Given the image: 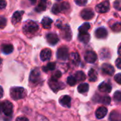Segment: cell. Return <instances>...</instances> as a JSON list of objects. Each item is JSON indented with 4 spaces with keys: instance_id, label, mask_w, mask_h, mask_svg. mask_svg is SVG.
Instances as JSON below:
<instances>
[{
    "instance_id": "1",
    "label": "cell",
    "mask_w": 121,
    "mask_h": 121,
    "mask_svg": "<svg viewBox=\"0 0 121 121\" xmlns=\"http://www.w3.org/2000/svg\"><path fill=\"white\" fill-rule=\"evenodd\" d=\"M10 96L13 100H20L26 96V91L23 87H12L10 89Z\"/></svg>"
},
{
    "instance_id": "2",
    "label": "cell",
    "mask_w": 121,
    "mask_h": 121,
    "mask_svg": "<svg viewBox=\"0 0 121 121\" xmlns=\"http://www.w3.org/2000/svg\"><path fill=\"white\" fill-rule=\"evenodd\" d=\"M38 25L30 20L26 21L23 26V30L26 34H34L38 30Z\"/></svg>"
},
{
    "instance_id": "3",
    "label": "cell",
    "mask_w": 121,
    "mask_h": 121,
    "mask_svg": "<svg viewBox=\"0 0 121 121\" xmlns=\"http://www.w3.org/2000/svg\"><path fill=\"white\" fill-rule=\"evenodd\" d=\"M56 26L58 28L61 29V36L64 40L69 41L72 39V31L68 25H63L59 21L56 23Z\"/></svg>"
},
{
    "instance_id": "4",
    "label": "cell",
    "mask_w": 121,
    "mask_h": 121,
    "mask_svg": "<svg viewBox=\"0 0 121 121\" xmlns=\"http://www.w3.org/2000/svg\"><path fill=\"white\" fill-rule=\"evenodd\" d=\"M69 9V4L68 2H62L61 4H55L52 8V12L55 14H57L61 12L67 11Z\"/></svg>"
},
{
    "instance_id": "5",
    "label": "cell",
    "mask_w": 121,
    "mask_h": 121,
    "mask_svg": "<svg viewBox=\"0 0 121 121\" xmlns=\"http://www.w3.org/2000/svg\"><path fill=\"white\" fill-rule=\"evenodd\" d=\"M69 52L67 47H61L57 51V57L60 60H66L68 59Z\"/></svg>"
},
{
    "instance_id": "6",
    "label": "cell",
    "mask_w": 121,
    "mask_h": 121,
    "mask_svg": "<svg viewBox=\"0 0 121 121\" xmlns=\"http://www.w3.org/2000/svg\"><path fill=\"white\" fill-rule=\"evenodd\" d=\"M49 86L51 88V89L54 92H55V93L57 92L59 90H60V89H63L65 87L64 84L62 83H60L57 80L53 79L52 78L49 80Z\"/></svg>"
},
{
    "instance_id": "7",
    "label": "cell",
    "mask_w": 121,
    "mask_h": 121,
    "mask_svg": "<svg viewBox=\"0 0 121 121\" xmlns=\"http://www.w3.org/2000/svg\"><path fill=\"white\" fill-rule=\"evenodd\" d=\"M110 9V4L108 1H104L96 6V11L98 13H106Z\"/></svg>"
},
{
    "instance_id": "8",
    "label": "cell",
    "mask_w": 121,
    "mask_h": 121,
    "mask_svg": "<svg viewBox=\"0 0 121 121\" xmlns=\"http://www.w3.org/2000/svg\"><path fill=\"white\" fill-rule=\"evenodd\" d=\"M3 113L6 116H10L13 113V105L9 101H5L3 103Z\"/></svg>"
},
{
    "instance_id": "9",
    "label": "cell",
    "mask_w": 121,
    "mask_h": 121,
    "mask_svg": "<svg viewBox=\"0 0 121 121\" xmlns=\"http://www.w3.org/2000/svg\"><path fill=\"white\" fill-rule=\"evenodd\" d=\"M84 60L89 63H94L97 60V55L95 52L89 50L84 55Z\"/></svg>"
},
{
    "instance_id": "10",
    "label": "cell",
    "mask_w": 121,
    "mask_h": 121,
    "mask_svg": "<svg viewBox=\"0 0 121 121\" xmlns=\"http://www.w3.org/2000/svg\"><path fill=\"white\" fill-rule=\"evenodd\" d=\"M94 16V13L93 10L91 9H84L81 12L82 18L86 21L91 20V18H93Z\"/></svg>"
},
{
    "instance_id": "11",
    "label": "cell",
    "mask_w": 121,
    "mask_h": 121,
    "mask_svg": "<svg viewBox=\"0 0 121 121\" xmlns=\"http://www.w3.org/2000/svg\"><path fill=\"white\" fill-rule=\"evenodd\" d=\"M101 70L102 72L106 74H108L109 76H112L114 74V72H115V69H114V67L110 65V64H108V63H104L103 64L102 67H101Z\"/></svg>"
},
{
    "instance_id": "12",
    "label": "cell",
    "mask_w": 121,
    "mask_h": 121,
    "mask_svg": "<svg viewBox=\"0 0 121 121\" xmlns=\"http://www.w3.org/2000/svg\"><path fill=\"white\" fill-rule=\"evenodd\" d=\"M40 72L38 69H33L30 72V77H29V81L32 84H36L39 82L40 79Z\"/></svg>"
},
{
    "instance_id": "13",
    "label": "cell",
    "mask_w": 121,
    "mask_h": 121,
    "mask_svg": "<svg viewBox=\"0 0 121 121\" xmlns=\"http://www.w3.org/2000/svg\"><path fill=\"white\" fill-rule=\"evenodd\" d=\"M108 35V31L107 30L104 28V27H101L99 28L96 30L95 31V36L99 38V39H104L106 38Z\"/></svg>"
},
{
    "instance_id": "14",
    "label": "cell",
    "mask_w": 121,
    "mask_h": 121,
    "mask_svg": "<svg viewBox=\"0 0 121 121\" xmlns=\"http://www.w3.org/2000/svg\"><path fill=\"white\" fill-rule=\"evenodd\" d=\"M46 39H47V41L48 43L51 45H56L58 41H59V38L57 36V34L55 33H48L46 36Z\"/></svg>"
},
{
    "instance_id": "15",
    "label": "cell",
    "mask_w": 121,
    "mask_h": 121,
    "mask_svg": "<svg viewBox=\"0 0 121 121\" xmlns=\"http://www.w3.org/2000/svg\"><path fill=\"white\" fill-rule=\"evenodd\" d=\"M71 97L67 95H65L60 97L59 99V103L64 107L69 108L71 106Z\"/></svg>"
},
{
    "instance_id": "16",
    "label": "cell",
    "mask_w": 121,
    "mask_h": 121,
    "mask_svg": "<svg viewBox=\"0 0 121 121\" xmlns=\"http://www.w3.org/2000/svg\"><path fill=\"white\" fill-rule=\"evenodd\" d=\"M52 55V52L50 49L48 48H45L43 49L41 52H40V57L42 61H46L50 59Z\"/></svg>"
},
{
    "instance_id": "17",
    "label": "cell",
    "mask_w": 121,
    "mask_h": 121,
    "mask_svg": "<svg viewBox=\"0 0 121 121\" xmlns=\"http://www.w3.org/2000/svg\"><path fill=\"white\" fill-rule=\"evenodd\" d=\"M108 113V109L104 106H101L96 111V116L98 119L104 118Z\"/></svg>"
},
{
    "instance_id": "18",
    "label": "cell",
    "mask_w": 121,
    "mask_h": 121,
    "mask_svg": "<svg viewBox=\"0 0 121 121\" xmlns=\"http://www.w3.org/2000/svg\"><path fill=\"white\" fill-rule=\"evenodd\" d=\"M99 89L100 91L104 92V93H110L112 90V87L110 84L107 82H102L99 86Z\"/></svg>"
},
{
    "instance_id": "19",
    "label": "cell",
    "mask_w": 121,
    "mask_h": 121,
    "mask_svg": "<svg viewBox=\"0 0 121 121\" xmlns=\"http://www.w3.org/2000/svg\"><path fill=\"white\" fill-rule=\"evenodd\" d=\"M23 11H16L13 16H12V23L13 25H16V24H18V23L21 22V18H22V15H23Z\"/></svg>"
},
{
    "instance_id": "20",
    "label": "cell",
    "mask_w": 121,
    "mask_h": 121,
    "mask_svg": "<svg viewBox=\"0 0 121 121\" xmlns=\"http://www.w3.org/2000/svg\"><path fill=\"white\" fill-rule=\"evenodd\" d=\"M79 40L83 43H87L90 40V35L88 33H79L78 35Z\"/></svg>"
},
{
    "instance_id": "21",
    "label": "cell",
    "mask_w": 121,
    "mask_h": 121,
    "mask_svg": "<svg viewBox=\"0 0 121 121\" xmlns=\"http://www.w3.org/2000/svg\"><path fill=\"white\" fill-rule=\"evenodd\" d=\"M47 8V0H40L38 6L35 8V11L38 12H41L45 11Z\"/></svg>"
},
{
    "instance_id": "22",
    "label": "cell",
    "mask_w": 121,
    "mask_h": 121,
    "mask_svg": "<svg viewBox=\"0 0 121 121\" xmlns=\"http://www.w3.org/2000/svg\"><path fill=\"white\" fill-rule=\"evenodd\" d=\"M52 23V20L49 17H44L41 21V24L44 28L48 29L51 27V25Z\"/></svg>"
},
{
    "instance_id": "23",
    "label": "cell",
    "mask_w": 121,
    "mask_h": 121,
    "mask_svg": "<svg viewBox=\"0 0 121 121\" xmlns=\"http://www.w3.org/2000/svg\"><path fill=\"white\" fill-rule=\"evenodd\" d=\"M110 121H121V114L116 111H113L111 113L109 116Z\"/></svg>"
},
{
    "instance_id": "24",
    "label": "cell",
    "mask_w": 121,
    "mask_h": 121,
    "mask_svg": "<svg viewBox=\"0 0 121 121\" xmlns=\"http://www.w3.org/2000/svg\"><path fill=\"white\" fill-rule=\"evenodd\" d=\"M88 76H89V79L90 82H96L98 79V74L96 71L94 69H91L89 72H88Z\"/></svg>"
},
{
    "instance_id": "25",
    "label": "cell",
    "mask_w": 121,
    "mask_h": 121,
    "mask_svg": "<svg viewBox=\"0 0 121 121\" xmlns=\"http://www.w3.org/2000/svg\"><path fill=\"white\" fill-rule=\"evenodd\" d=\"M1 50L2 52L6 54V55H9L10 53H11L13 50V47L12 45L11 44H4L2 45L1 47Z\"/></svg>"
},
{
    "instance_id": "26",
    "label": "cell",
    "mask_w": 121,
    "mask_h": 121,
    "mask_svg": "<svg viewBox=\"0 0 121 121\" xmlns=\"http://www.w3.org/2000/svg\"><path fill=\"white\" fill-rule=\"evenodd\" d=\"M70 60L71 62L76 66H77L79 64L80 59H79V55L77 52H72L70 55Z\"/></svg>"
},
{
    "instance_id": "27",
    "label": "cell",
    "mask_w": 121,
    "mask_h": 121,
    "mask_svg": "<svg viewBox=\"0 0 121 121\" xmlns=\"http://www.w3.org/2000/svg\"><path fill=\"white\" fill-rule=\"evenodd\" d=\"M89 86L86 83L80 84L77 87V90L80 94H84V93L87 92L89 91Z\"/></svg>"
},
{
    "instance_id": "28",
    "label": "cell",
    "mask_w": 121,
    "mask_h": 121,
    "mask_svg": "<svg viewBox=\"0 0 121 121\" xmlns=\"http://www.w3.org/2000/svg\"><path fill=\"white\" fill-rule=\"evenodd\" d=\"M111 98L108 96H99L98 97V101L100 103H102L104 104H106V105H109L111 103Z\"/></svg>"
},
{
    "instance_id": "29",
    "label": "cell",
    "mask_w": 121,
    "mask_h": 121,
    "mask_svg": "<svg viewBox=\"0 0 121 121\" xmlns=\"http://www.w3.org/2000/svg\"><path fill=\"white\" fill-rule=\"evenodd\" d=\"M75 78L77 82H83L86 79V74L82 71H78L76 72Z\"/></svg>"
},
{
    "instance_id": "30",
    "label": "cell",
    "mask_w": 121,
    "mask_h": 121,
    "mask_svg": "<svg viewBox=\"0 0 121 121\" xmlns=\"http://www.w3.org/2000/svg\"><path fill=\"white\" fill-rule=\"evenodd\" d=\"M90 27H91L90 24L86 22L79 28V33H88V30H89Z\"/></svg>"
},
{
    "instance_id": "31",
    "label": "cell",
    "mask_w": 121,
    "mask_h": 121,
    "mask_svg": "<svg viewBox=\"0 0 121 121\" xmlns=\"http://www.w3.org/2000/svg\"><path fill=\"white\" fill-rule=\"evenodd\" d=\"M55 62H49L47 66L45 67H43V69L44 72H48V71H52L55 69Z\"/></svg>"
},
{
    "instance_id": "32",
    "label": "cell",
    "mask_w": 121,
    "mask_h": 121,
    "mask_svg": "<svg viewBox=\"0 0 121 121\" xmlns=\"http://www.w3.org/2000/svg\"><path fill=\"white\" fill-rule=\"evenodd\" d=\"M67 82L69 86H74L77 83V80H76L75 77H74V76L68 77L67 79Z\"/></svg>"
},
{
    "instance_id": "33",
    "label": "cell",
    "mask_w": 121,
    "mask_h": 121,
    "mask_svg": "<svg viewBox=\"0 0 121 121\" xmlns=\"http://www.w3.org/2000/svg\"><path fill=\"white\" fill-rule=\"evenodd\" d=\"M111 28L114 32H120V31H121V22H117V23H114L111 26Z\"/></svg>"
},
{
    "instance_id": "34",
    "label": "cell",
    "mask_w": 121,
    "mask_h": 121,
    "mask_svg": "<svg viewBox=\"0 0 121 121\" xmlns=\"http://www.w3.org/2000/svg\"><path fill=\"white\" fill-rule=\"evenodd\" d=\"M113 98H114V100L116 101L121 103V91H116L114 95H113Z\"/></svg>"
},
{
    "instance_id": "35",
    "label": "cell",
    "mask_w": 121,
    "mask_h": 121,
    "mask_svg": "<svg viewBox=\"0 0 121 121\" xmlns=\"http://www.w3.org/2000/svg\"><path fill=\"white\" fill-rule=\"evenodd\" d=\"M6 25V18L4 16H0V28H4Z\"/></svg>"
},
{
    "instance_id": "36",
    "label": "cell",
    "mask_w": 121,
    "mask_h": 121,
    "mask_svg": "<svg viewBox=\"0 0 121 121\" xmlns=\"http://www.w3.org/2000/svg\"><path fill=\"white\" fill-rule=\"evenodd\" d=\"M114 8L117 10H119V11H121V0H116L114 4Z\"/></svg>"
},
{
    "instance_id": "37",
    "label": "cell",
    "mask_w": 121,
    "mask_h": 121,
    "mask_svg": "<svg viewBox=\"0 0 121 121\" xmlns=\"http://www.w3.org/2000/svg\"><path fill=\"white\" fill-rule=\"evenodd\" d=\"M61 75H62V74H61V72L60 71H56V72L53 74V75L52 77V79L57 80L59 78L61 77Z\"/></svg>"
},
{
    "instance_id": "38",
    "label": "cell",
    "mask_w": 121,
    "mask_h": 121,
    "mask_svg": "<svg viewBox=\"0 0 121 121\" xmlns=\"http://www.w3.org/2000/svg\"><path fill=\"white\" fill-rule=\"evenodd\" d=\"M74 2L78 6H84L87 3V0H74Z\"/></svg>"
},
{
    "instance_id": "39",
    "label": "cell",
    "mask_w": 121,
    "mask_h": 121,
    "mask_svg": "<svg viewBox=\"0 0 121 121\" xmlns=\"http://www.w3.org/2000/svg\"><path fill=\"white\" fill-rule=\"evenodd\" d=\"M114 79H115V81H116L118 84H121V73L117 74L115 76Z\"/></svg>"
},
{
    "instance_id": "40",
    "label": "cell",
    "mask_w": 121,
    "mask_h": 121,
    "mask_svg": "<svg viewBox=\"0 0 121 121\" xmlns=\"http://www.w3.org/2000/svg\"><path fill=\"white\" fill-rule=\"evenodd\" d=\"M35 121H49L45 117H44L43 116H38L36 118Z\"/></svg>"
},
{
    "instance_id": "41",
    "label": "cell",
    "mask_w": 121,
    "mask_h": 121,
    "mask_svg": "<svg viewBox=\"0 0 121 121\" xmlns=\"http://www.w3.org/2000/svg\"><path fill=\"white\" fill-rule=\"evenodd\" d=\"M6 6V0H0V9H3Z\"/></svg>"
},
{
    "instance_id": "42",
    "label": "cell",
    "mask_w": 121,
    "mask_h": 121,
    "mask_svg": "<svg viewBox=\"0 0 121 121\" xmlns=\"http://www.w3.org/2000/svg\"><path fill=\"white\" fill-rule=\"evenodd\" d=\"M116 65L118 69H121V58H118L116 61Z\"/></svg>"
},
{
    "instance_id": "43",
    "label": "cell",
    "mask_w": 121,
    "mask_h": 121,
    "mask_svg": "<svg viewBox=\"0 0 121 121\" xmlns=\"http://www.w3.org/2000/svg\"><path fill=\"white\" fill-rule=\"evenodd\" d=\"M16 121H29L28 119L26 117H22V116H20V117H18L16 118Z\"/></svg>"
},
{
    "instance_id": "44",
    "label": "cell",
    "mask_w": 121,
    "mask_h": 121,
    "mask_svg": "<svg viewBox=\"0 0 121 121\" xmlns=\"http://www.w3.org/2000/svg\"><path fill=\"white\" fill-rule=\"evenodd\" d=\"M4 96V90L1 86H0V99H1Z\"/></svg>"
},
{
    "instance_id": "45",
    "label": "cell",
    "mask_w": 121,
    "mask_h": 121,
    "mask_svg": "<svg viewBox=\"0 0 121 121\" xmlns=\"http://www.w3.org/2000/svg\"><path fill=\"white\" fill-rule=\"evenodd\" d=\"M3 112V103L0 102V113Z\"/></svg>"
},
{
    "instance_id": "46",
    "label": "cell",
    "mask_w": 121,
    "mask_h": 121,
    "mask_svg": "<svg viewBox=\"0 0 121 121\" xmlns=\"http://www.w3.org/2000/svg\"><path fill=\"white\" fill-rule=\"evenodd\" d=\"M118 55H121V44L119 45V47H118Z\"/></svg>"
},
{
    "instance_id": "47",
    "label": "cell",
    "mask_w": 121,
    "mask_h": 121,
    "mask_svg": "<svg viewBox=\"0 0 121 121\" xmlns=\"http://www.w3.org/2000/svg\"><path fill=\"white\" fill-rule=\"evenodd\" d=\"M30 3H31L32 4H35V2L37 1V0H30Z\"/></svg>"
},
{
    "instance_id": "48",
    "label": "cell",
    "mask_w": 121,
    "mask_h": 121,
    "mask_svg": "<svg viewBox=\"0 0 121 121\" xmlns=\"http://www.w3.org/2000/svg\"><path fill=\"white\" fill-rule=\"evenodd\" d=\"M1 63H2V60H1V57H0V66L1 65Z\"/></svg>"
},
{
    "instance_id": "49",
    "label": "cell",
    "mask_w": 121,
    "mask_h": 121,
    "mask_svg": "<svg viewBox=\"0 0 121 121\" xmlns=\"http://www.w3.org/2000/svg\"><path fill=\"white\" fill-rule=\"evenodd\" d=\"M57 1H61V0H57Z\"/></svg>"
}]
</instances>
